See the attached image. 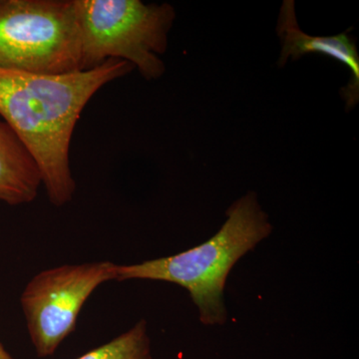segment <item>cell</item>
Listing matches in <instances>:
<instances>
[{"label": "cell", "mask_w": 359, "mask_h": 359, "mask_svg": "<svg viewBox=\"0 0 359 359\" xmlns=\"http://www.w3.org/2000/svg\"><path fill=\"white\" fill-rule=\"evenodd\" d=\"M80 41L81 71L95 69L108 59H120L138 68L147 80L166 70L160 54L176 13L169 4L141 0H74Z\"/></svg>", "instance_id": "3"}, {"label": "cell", "mask_w": 359, "mask_h": 359, "mask_svg": "<svg viewBox=\"0 0 359 359\" xmlns=\"http://www.w3.org/2000/svg\"><path fill=\"white\" fill-rule=\"evenodd\" d=\"M42 178L39 168L20 137L0 121V202L11 205L36 199Z\"/></svg>", "instance_id": "7"}, {"label": "cell", "mask_w": 359, "mask_h": 359, "mask_svg": "<svg viewBox=\"0 0 359 359\" xmlns=\"http://www.w3.org/2000/svg\"><path fill=\"white\" fill-rule=\"evenodd\" d=\"M0 68L40 75L81 71L74 0H0Z\"/></svg>", "instance_id": "4"}, {"label": "cell", "mask_w": 359, "mask_h": 359, "mask_svg": "<svg viewBox=\"0 0 359 359\" xmlns=\"http://www.w3.org/2000/svg\"><path fill=\"white\" fill-rule=\"evenodd\" d=\"M0 359H14L0 342Z\"/></svg>", "instance_id": "9"}, {"label": "cell", "mask_w": 359, "mask_h": 359, "mask_svg": "<svg viewBox=\"0 0 359 359\" xmlns=\"http://www.w3.org/2000/svg\"><path fill=\"white\" fill-rule=\"evenodd\" d=\"M351 30L334 36L306 34L297 23L294 0H285L276 25V33L282 43L278 65L283 67L290 59L295 61L311 53L328 56L346 65L351 77L341 91L346 109H351L359 100V54L353 37L348 34Z\"/></svg>", "instance_id": "6"}, {"label": "cell", "mask_w": 359, "mask_h": 359, "mask_svg": "<svg viewBox=\"0 0 359 359\" xmlns=\"http://www.w3.org/2000/svg\"><path fill=\"white\" fill-rule=\"evenodd\" d=\"M117 268L109 261L65 264L44 269L28 282L20 304L39 358L53 355L74 332L85 302L102 283L116 280Z\"/></svg>", "instance_id": "5"}, {"label": "cell", "mask_w": 359, "mask_h": 359, "mask_svg": "<svg viewBox=\"0 0 359 359\" xmlns=\"http://www.w3.org/2000/svg\"><path fill=\"white\" fill-rule=\"evenodd\" d=\"M76 359H153L147 321H138L124 334Z\"/></svg>", "instance_id": "8"}, {"label": "cell", "mask_w": 359, "mask_h": 359, "mask_svg": "<svg viewBox=\"0 0 359 359\" xmlns=\"http://www.w3.org/2000/svg\"><path fill=\"white\" fill-rule=\"evenodd\" d=\"M218 233L207 242L175 256L140 264L119 266L116 280H160L188 290L205 325H223L228 320L224 290L233 266L262 241L269 238L273 224L257 194L249 192L226 211Z\"/></svg>", "instance_id": "2"}, {"label": "cell", "mask_w": 359, "mask_h": 359, "mask_svg": "<svg viewBox=\"0 0 359 359\" xmlns=\"http://www.w3.org/2000/svg\"><path fill=\"white\" fill-rule=\"evenodd\" d=\"M134 68L120 59H108L95 69L61 75L0 68V115L36 162L54 205L69 203L76 190L69 150L85 106L104 85Z\"/></svg>", "instance_id": "1"}]
</instances>
